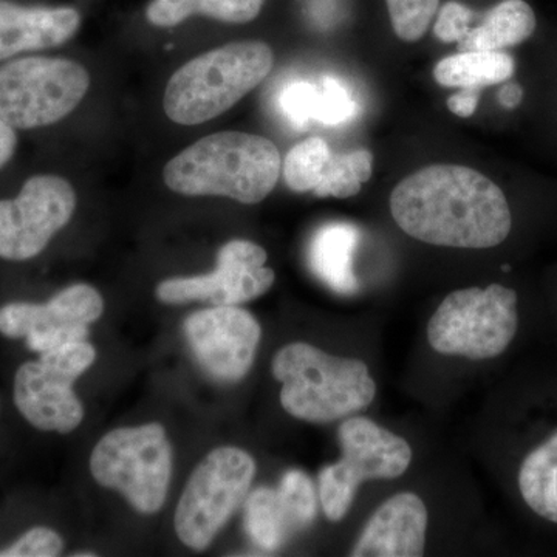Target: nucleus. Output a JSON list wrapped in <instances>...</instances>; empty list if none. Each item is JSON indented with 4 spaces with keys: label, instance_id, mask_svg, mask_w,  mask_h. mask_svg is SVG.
<instances>
[{
    "label": "nucleus",
    "instance_id": "nucleus-16",
    "mask_svg": "<svg viewBox=\"0 0 557 557\" xmlns=\"http://www.w3.org/2000/svg\"><path fill=\"white\" fill-rule=\"evenodd\" d=\"M426 530L428 509L424 502L417 494L399 493L373 512L350 556H423Z\"/></svg>",
    "mask_w": 557,
    "mask_h": 557
},
{
    "label": "nucleus",
    "instance_id": "nucleus-3",
    "mask_svg": "<svg viewBox=\"0 0 557 557\" xmlns=\"http://www.w3.org/2000/svg\"><path fill=\"white\" fill-rule=\"evenodd\" d=\"M282 408L309 423H333L372 405L376 384L366 362L333 357L306 343L288 344L273 359Z\"/></svg>",
    "mask_w": 557,
    "mask_h": 557
},
{
    "label": "nucleus",
    "instance_id": "nucleus-20",
    "mask_svg": "<svg viewBox=\"0 0 557 557\" xmlns=\"http://www.w3.org/2000/svg\"><path fill=\"white\" fill-rule=\"evenodd\" d=\"M515 72L516 62L505 51H467L440 61L434 78L443 87L482 89L505 83Z\"/></svg>",
    "mask_w": 557,
    "mask_h": 557
},
{
    "label": "nucleus",
    "instance_id": "nucleus-13",
    "mask_svg": "<svg viewBox=\"0 0 557 557\" xmlns=\"http://www.w3.org/2000/svg\"><path fill=\"white\" fill-rule=\"evenodd\" d=\"M265 249L249 240H231L219 251L218 269L196 277L161 282L157 298L164 304L209 302L239 306L265 295L274 284V271L267 269Z\"/></svg>",
    "mask_w": 557,
    "mask_h": 557
},
{
    "label": "nucleus",
    "instance_id": "nucleus-6",
    "mask_svg": "<svg viewBox=\"0 0 557 557\" xmlns=\"http://www.w3.org/2000/svg\"><path fill=\"white\" fill-rule=\"evenodd\" d=\"M90 471L101 486L119 491L141 515L163 508L170 490L172 448L159 423L110 431L95 446Z\"/></svg>",
    "mask_w": 557,
    "mask_h": 557
},
{
    "label": "nucleus",
    "instance_id": "nucleus-10",
    "mask_svg": "<svg viewBox=\"0 0 557 557\" xmlns=\"http://www.w3.org/2000/svg\"><path fill=\"white\" fill-rule=\"evenodd\" d=\"M97 350L87 341L39 355L24 362L14 375V405L33 428L44 432L70 434L84 418L83 405L73 384L90 369Z\"/></svg>",
    "mask_w": 557,
    "mask_h": 557
},
{
    "label": "nucleus",
    "instance_id": "nucleus-15",
    "mask_svg": "<svg viewBox=\"0 0 557 557\" xmlns=\"http://www.w3.org/2000/svg\"><path fill=\"white\" fill-rule=\"evenodd\" d=\"M318 512L313 482L302 471H288L277 487H258L245 502V527L263 549H276L306 530Z\"/></svg>",
    "mask_w": 557,
    "mask_h": 557
},
{
    "label": "nucleus",
    "instance_id": "nucleus-18",
    "mask_svg": "<svg viewBox=\"0 0 557 557\" xmlns=\"http://www.w3.org/2000/svg\"><path fill=\"white\" fill-rule=\"evenodd\" d=\"M359 240L361 231L357 226L333 222L321 226L310 242V269L339 295H354L359 287L354 273V256Z\"/></svg>",
    "mask_w": 557,
    "mask_h": 557
},
{
    "label": "nucleus",
    "instance_id": "nucleus-9",
    "mask_svg": "<svg viewBox=\"0 0 557 557\" xmlns=\"http://www.w3.org/2000/svg\"><path fill=\"white\" fill-rule=\"evenodd\" d=\"M338 437L343 458L319 474V498L332 522L344 519L362 483L397 479L412 461V449L405 438L366 417L347 418Z\"/></svg>",
    "mask_w": 557,
    "mask_h": 557
},
{
    "label": "nucleus",
    "instance_id": "nucleus-25",
    "mask_svg": "<svg viewBox=\"0 0 557 557\" xmlns=\"http://www.w3.org/2000/svg\"><path fill=\"white\" fill-rule=\"evenodd\" d=\"M395 35L405 42H417L426 35L440 0H386Z\"/></svg>",
    "mask_w": 557,
    "mask_h": 557
},
{
    "label": "nucleus",
    "instance_id": "nucleus-26",
    "mask_svg": "<svg viewBox=\"0 0 557 557\" xmlns=\"http://www.w3.org/2000/svg\"><path fill=\"white\" fill-rule=\"evenodd\" d=\"M358 113V104L350 90L338 78L325 76L318 86L313 120L325 126L347 123Z\"/></svg>",
    "mask_w": 557,
    "mask_h": 557
},
{
    "label": "nucleus",
    "instance_id": "nucleus-22",
    "mask_svg": "<svg viewBox=\"0 0 557 557\" xmlns=\"http://www.w3.org/2000/svg\"><path fill=\"white\" fill-rule=\"evenodd\" d=\"M519 487L528 507L557 523V432L523 460Z\"/></svg>",
    "mask_w": 557,
    "mask_h": 557
},
{
    "label": "nucleus",
    "instance_id": "nucleus-1",
    "mask_svg": "<svg viewBox=\"0 0 557 557\" xmlns=\"http://www.w3.org/2000/svg\"><path fill=\"white\" fill-rule=\"evenodd\" d=\"M391 211L406 234L437 247H497L512 226L504 190L460 164H432L403 180L392 193Z\"/></svg>",
    "mask_w": 557,
    "mask_h": 557
},
{
    "label": "nucleus",
    "instance_id": "nucleus-8",
    "mask_svg": "<svg viewBox=\"0 0 557 557\" xmlns=\"http://www.w3.org/2000/svg\"><path fill=\"white\" fill-rule=\"evenodd\" d=\"M255 458L239 448L209 453L194 469L175 509L174 525L186 547L203 552L247 497Z\"/></svg>",
    "mask_w": 557,
    "mask_h": 557
},
{
    "label": "nucleus",
    "instance_id": "nucleus-11",
    "mask_svg": "<svg viewBox=\"0 0 557 557\" xmlns=\"http://www.w3.org/2000/svg\"><path fill=\"white\" fill-rule=\"evenodd\" d=\"M76 194L58 175H35L16 199L0 200V258L24 262L39 256L73 218Z\"/></svg>",
    "mask_w": 557,
    "mask_h": 557
},
{
    "label": "nucleus",
    "instance_id": "nucleus-2",
    "mask_svg": "<svg viewBox=\"0 0 557 557\" xmlns=\"http://www.w3.org/2000/svg\"><path fill=\"white\" fill-rule=\"evenodd\" d=\"M282 159L271 139L219 132L190 145L166 164L168 188L182 196H223L255 205L277 185Z\"/></svg>",
    "mask_w": 557,
    "mask_h": 557
},
{
    "label": "nucleus",
    "instance_id": "nucleus-31",
    "mask_svg": "<svg viewBox=\"0 0 557 557\" xmlns=\"http://www.w3.org/2000/svg\"><path fill=\"white\" fill-rule=\"evenodd\" d=\"M17 146V135L14 127L0 120V170L13 159Z\"/></svg>",
    "mask_w": 557,
    "mask_h": 557
},
{
    "label": "nucleus",
    "instance_id": "nucleus-23",
    "mask_svg": "<svg viewBox=\"0 0 557 557\" xmlns=\"http://www.w3.org/2000/svg\"><path fill=\"white\" fill-rule=\"evenodd\" d=\"M373 156L368 149L332 153L324 174L313 189L318 197L348 199L357 196L362 185L372 177Z\"/></svg>",
    "mask_w": 557,
    "mask_h": 557
},
{
    "label": "nucleus",
    "instance_id": "nucleus-21",
    "mask_svg": "<svg viewBox=\"0 0 557 557\" xmlns=\"http://www.w3.org/2000/svg\"><path fill=\"white\" fill-rule=\"evenodd\" d=\"M263 0H152L146 17L157 27H175L190 16L247 24L259 16Z\"/></svg>",
    "mask_w": 557,
    "mask_h": 557
},
{
    "label": "nucleus",
    "instance_id": "nucleus-29",
    "mask_svg": "<svg viewBox=\"0 0 557 557\" xmlns=\"http://www.w3.org/2000/svg\"><path fill=\"white\" fill-rule=\"evenodd\" d=\"M474 13L463 3L450 0L440 10L434 25V35L442 42H460L471 32Z\"/></svg>",
    "mask_w": 557,
    "mask_h": 557
},
{
    "label": "nucleus",
    "instance_id": "nucleus-7",
    "mask_svg": "<svg viewBox=\"0 0 557 557\" xmlns=\"http://www.w3.org/2000/svg\"><path fill=\"white\" fill-rule=\"evenodd\" d=\"M89 72L64 58L30 57L0 65V120L39 129L70 115L86 97Z\"/></svg>",
    "mask_w": 557,
    "mask_h": 557
},
{
    "label": "nucleus",
    "instance_id": "nucleus-14",
    "mask_svg": "<svg viewBox=\"0 0 557 557\" xmlns=\"http://www.w3.org/2000/svg\"><path fill=\"white\" fill-rule=\"evenodd\" d=\"M183 329L201 368L222 383H236L247 375L262 338L258 319L237 306L197 311Z\"/></svg>",
    "mask_w": 557,
    "mask_h": 557
},
{
    "label": "nucleus",
    "instance_id": "nucleus-24",
    "mask_svg": "<svg viewBox=\"0 0 557 557\" xmlns=\"http://www.w3.org/2000/svg\"><path fill=\"white\" fill-rule=\"evenodd\" d=\"M330 157L332 152L322 138L304 139L296 145L289 150L282 164L288 188L295 193H309L317 188Z\"/></svg>",
    "mask_w": 557,
    "mask_h": 557
},
{
    "label": "nucleus",
    "instance_id": "nucleus-30",
    "mask_svg": "<svg viewBox=\"0 0 557 557\" xmlns=\"http://www.w3.org/2000/svg\"><path fill=\"white\" fill-rule=\"evenodd\" d=\"M479 98L480 89H461L458 94L449 97L448 109L461 119H469L478 109Z\"/></svg>",
    "mask_w": 557,
    "mask_h": 557
},
{
    "label": "nucleus",
    "instance_id": "nucleus-17",
    "mask_svg": "<svg viewBox=\"0 0 557 557\" xmlns=\"http://www.w3.org/2000/svg\"><path fill=\"white\" fill-rule=\"evenodd\" d=\"M79 27L81 14L70 7H25L0 0V61L60 47Z\"/></svg>",
    "mask_w": 557,
    "mask_h": 557
},
{
    "label": "nucleus",
    "instance_id": "nucleus-12",
    "mask_svg": "<svg viewBox=\"0 0 557 557\" xmlns=\"http://www.w3.org/2000/svg\"><path fill=\"white\" fill-rule=\"evenodd\" d=\"M104 311L100 293L86 284L62 289L46 304L11 302L0 307V333L25 339L35 354L86 341L89 325Z\"/></svg>",
    "mask_w": 557,
    "mask_h": 557
},
{
    "label": "nucleus",
    "instance_id": "nucleus-32",
    "mask_svg": "<svg viewBox=\"0 0 557 557\" xmlns=\"http://www.w3.org/2000/svg\"><path fill=\"white\" fill-rule=\"evenodd\" d=\"M523 89L516 83H509L498 91V101L504 108L515 109L522 102Z\"/></svg>",
    "mask_w": 557,
    "mask_h": 557
},
{
    "label": "nucleus",
    "instance_id": "nucleus-27",
    "mask_svg": "<svg viewBox=\"0 0 557 557\" xmlns=\"http://www.w3.org/2000/svg\"><path fill=\"white\" fill-rule=\"evenodd\" d=\"M318 86L309 81H295L282 90L278 106L285 119L299 131H306L317 108Z\"/></svg>",
    "mask_w": 557,
    "mask_h": 557
},
{
    "label": "nucleus",
    "instance_id": "nucleus-4",
    "mask_svg": "<svg viewBox=\"0 0 557 557\" xmlns=\"http://www.w3.org/2000/svg\"><path fill=\"white\" fill-rule=\"evenodd\" d=\"M273 64V50L259 40L231 42L200 54L172 75L164 112L183 126L218 119L255 90Z\"/></svg>",
    "mask_w": 557,
    "mask_h": 557
},
{
    "label": "nucleus",
    "instance_id": "nucleus-19",
    "mask_svg": "<svg viewBox=\"0 0 557 557\" xmlns=\"http://www.w3.org/2000/svg\"><path fill=\"white\" fill-rule=\"evenodd\" d=\"M536 14L525 0H502L478 28L458 42V51H502L525 42L536 32Z\"/></svg>",
    "mask_w": 557,
    "mask_h": 557
},
{
    "label": "nucleus",
    "instance_id": "nucleus-28",
    "mask_svg": "<svg viewBox=\"0 0 557 557\" xmlns=\"http://www.w3.org/2000/svg\"><path fill=\"white\" fill-rule=\"evenodd\" d=\"M64 549V541L57 531L35 527L22 534L9 547L0 549V557H54Z\"/></svg>",
    "mask_w": 557,
    "mask_h": 557
},
{
    "label": "nucleus",
    "instance_id": "nucleus-5",
    "mask_svg": "<svg viewBox=\"0 0 557 557\" xmlns=\"http://www.w3.org/2000/svg\"><path fill=\"white\" fill-rule=\"evenodd\" d=\"M518 325L515 289L491 284L450 293L429 321L428 339L438 354L479 361L504 354Z\"/></svg>",
    "mask_w": 557,
    "mask_h": 557
}]
</instances>
